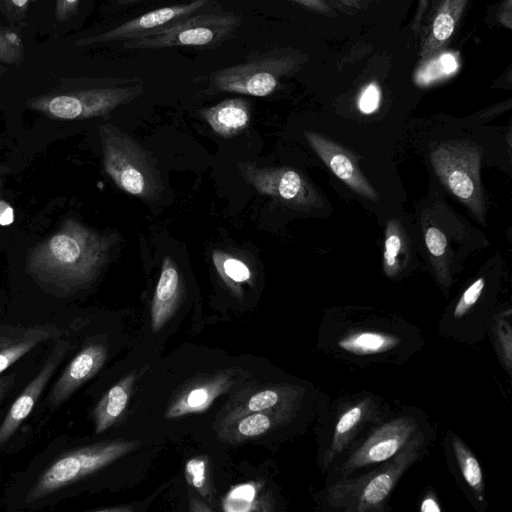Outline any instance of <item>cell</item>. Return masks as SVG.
Segmentation results:
<instances>
[{
	"label": "cell",
	"instance_id": "obj_33",
	"mask_svg": "<svg viewBox=\"0 0 512 512\" xmlns=\"http://www.w3.org/2000/svg\"><path fill=\"white\" fill-rule=\"evenodd\" d=\"M279 401V394L274 390H262L254 394L248 401V411L261 412L275 406Z\"/></svg>",
	"mask_w": 512,
	"mask_h": 512
},
{
	"label": "cell",
	"instance_id": "obj_34",
	"mask_svg": "<svg viewBox=\"0 0 512 512\" xmlns=\"http://www.w3.org/2000/svg\"><path fill=\"white\" fill-rule=\"evenodd\" d=\"M425 243L432 256L442 257L447 247V239L444 233L437 227H429L425 232Z\"/></svg>",
	"mask_w": 512,
	"mask_h": 512
},
{
	"label": "cell",
	"instance_id": "obj_26",
	"mask_svg": "<svg viewBox=\"0 0 512 512\" xmlns=\"http://www.w3.org/2000/svg\"><path fill=\"white\" fill-rule=\"evenodd\" d=\"M403 248V237L395 219H391L387 224L384 254H383V267L387 276L394 277L399 271L398 256Z\"/></svg>",
	"mask_w": 512,
	"mask_h": 512
},
{
	"label": "cell",
	"instance_id": "obj_2",
	"mask_svg": "<svg viewBox=\"0 0 512 512\" xmlns=\"http://www.w3.org/2000/svg\"><path fill=\"white\" fill-rule=\"evenodd\" d=\"M430 433L421 428L389 460L365 473L328 483L324 489V506L344 512H382L397 482L427 449Z\"/></svg>",
	"mask_w": 512,
	"mask_h": 512
},
{
	"label": "cell",
	"instance_id": "obj_19",
	"mask_svg": "<svg viewBox=\"0 0 512 512\" xmlns=\"http://www.w3.org/2000/svg\"><path fill=\"white\" fill-rule=\"evenodd\" d=\"M182 289L179 270L169 256L162 260L161 272L151 307L153 331H158L173 314Z\"/></svg>",
	"mask_w": 512,
	"mask_h": 512
},
{
	"label": "cell",
	"instance_id": "obj_4",
	"mask_svg": "<svg viewBox=\"0 0 512 512\" xmlns=\"http://www.w3.org/2000/svg\"><path fill=\"white\" fill-rule=\"evenodd\" d=\"M99 134L105 172L117 187L145 201H156L163 183L153 155L110 123L101 125Z\"/></svg>",
	"mask_w": 512,
	"mask_h": 512
},
{
	"label": "cell",
	"instance_id": "obj_5",
	"mask_svg": "<svg viewBox=\"0 0 512 512\" xmlns=\"http://www.w3.org/2000/svg\"><path fill=\"white\" fill-rule=\"evenodd\" d=\"M214 2L155 33L126 41L123 46L134 50L214 49L231 38L242 24L238 14L216 8Z\"/></svg>",
	"mask_w": 512,
	"mask_h": 512
},
{
	"label": "cell",
	"instance_id": "obj_39",
	"mask_svg": "<svg viewBox=\"0 0 512 512\" xmlns=\"http://www.w3.org/2000/svg\"><path fill=\"white\" fill-rule=\"evenodd\" d=\"M420 510L423 512L427 511H441L440 506L438 505V502L436 501L435 497L433 495H426L425 498H423L420 506Z\"/></svg>",
	"mask_w": 512,
	"mask_h": 512
},
{
	"label": "cell",
	"instance_id": "obj_9",
	"mask_svg": "<svg viewBox=\"0 0 512 512\" xmlns=\"http://www.w3.org/2000/svg\"><path fill=\"white\" fill-rule=\"evenodd\" d=\"M144 89L140 78H121L109 87L78 90L38 100L35 107L59 119L99 117L134 101Z\"/></svg>",
	"mask_w": 512,
	"mask_h": 512
},
{
	"label": "cell",
	"instance_id": "obj_8",
	"mask_svg": "<svg viewBox=\"0 0 512 512\" xmlns=\"http://www.w3.org/2000/svg\"><path fill=\"white\" fill-rule=\"evenodd\" d=\"M481 147L463 141L440 143L431 152L434 170L441 182L483 220L485 204L480 182Z\"/></svg>",
	"mask_w": 512,
	"mask_h": 512
},
{
	"label": "cell",
	"instance_id": "obj_22",
	"mask_svg": "<svg viewBox=\"0 0 512 512\" xmlns=\"http://www.w3.org/2000/svg\"><path fill=\"white\" fill-rule=\"evenodd\" d=\"M230 385L228 377L221 376L183 393L168 409L166 417L174 418L205 410Z\"/></svg>",
	"mask_w": 512,
	"mask_h": 512
},
{
	"label": "cell",
	"instance_id": "obj_16",
	"mask_svg": "<svg viewBox=\"0 0 512 512\" xmlns=\"http://www.w3.org/2000/svg\"><path fill=\"white\" fill-rule=\"evenodd\" d=\"M401 344L400 334L390 328L354 327L339 334L333 345L338 352L372 358L397 351Z\"/></svg>",
	"mask_w": 512,
	"mask_h": 512
},
{
	"label": "cell",
	"instance_id": "obj_7",
	"mask_svg": "<svg viewBox=\"0 0 512 512\" xmlns=\"http://www.w3.org/2000/svg\"><path fill=\"white\" fill-rule=\"evenodd\" d=\"M140 445L138 441H112L65 453L45 468L25 499L33 503L100 470Z\"/></svg>",
	"mask_w": 512,
	"mask_h": 512
},
{
	"label": "cell",
	"instance_id": "obj_35",
	"mask_svg": "<svg viewBox=\"0 0 512 512\" xmlns=\"http://www.w3.org/2000/svg\"><path fill=\"white\" fill-rule=\"evenodd\" d=\"M79 0H57L55 16L58 20L69 19L77 10Z\"/></svg>",
	"mask_w": 512,
	"mask_h": 512
},
{
	"label": "cell",
	"instance_id": "obj_18",
	"mask_svg": "<svg viewBox=\"0 0 512 512\" xmlns=\"http://www.w3.org/2000/svg\"><path fill=\"white\" fill-rule=\"evenodd\" d=\"M200 114L216 134L231 138L249 126L251 105L244 98H229L201 110Z\"/></svg>",
	"mask_w": 512,
	"mask_h": 512
},
{
	"label": "cell",
	"instance_id": "obj_38",
	"mask_svg": "<svg viewBox=\"0 0 512 512\" xmlns=\"http://www.w3.org/2000/svg\"><path fill=\"white\" fill-rule=\"evenodd\" d=\"M511 0H504L503 6L500 9L499 19L502 25L507 28H511L512 20H511Z\"/></svg>",
	"mask_w": 512,
	"mask_h": 512
},
{
	"label": "cell",
	"instance_id": "obj_15",
	"mask_svg": "<svg viewBox=\"0 0 512 512\" xmlns=\"http://www.w3.org/2000/svg\"><path fill=\"white\" fill-rule=\"evenodd\" d=\"M106 349L103 345L91 343L68 363L51 389L49 403L56 408L65 402L80 386L94 376L106 359Z\"/></svg>",
	"mask_w": 512,
	"mask_h": 512
},
{
	"label": "cell",
	"instance_id": "obj_36",
	"mask_svg": "<svg viewBox=\"0 0 512 512\" xmlns=\"http://www.w3.org/2000/svg\"><path fill=\"white\" fill-rule=\"evenodd\" d=\"M295 3L317 13L329 14L332 9L326 0H292Z\"/></svg>",
	"mask_w": 512,
	"mask_h": 512
},
{
	"label": "cell",
	"instance_id": "obj_32",
	"mask_svg": "<svg viewBox=\"0 0 512 512\" xmlns=\"http://www.w3.org/2000/svg\"><path fill=\"white\" fill-rule=\"evenodd\" d=\"M186 479L187 481L197 488L202 490L206 483V463L202 459L193 458L186 464Z\"/></svg>",
	"mask_w": 512,
	"mask_h": 512
},
{
	"label": "cell",
	"instance_id": "obj_10",
	"mask_svg": "<svg viewBox=\"0 0 512 512\" xmlns=\"http://www.w3.org/2000/svg\"><path fill=\"white\" fill-rule=\"evenodd\" d=\"M380 400L366 395L347 402L333 422L324 447L321 465L324 474L335 467L356 444V439L368 424L382 419Z\"/></svg>",
	"mask_w": 512,
	"mask_h": 512
},
{
	"label": "cell",
	"instance_id": "obj_23",
	"mask_svg": "<svg viewBox=\"0 0 512 512\" xmlns=\"http://www.w3.org/2000/svg\"><path fill=\"white\" fill-rule=\"evenodd\" d=\"M459 67V53L443 49L420 61L414 73V81L419 86H429L451 77Z\"/></svg>",
	"mask_w": 512,
	"mask_h": 512
},
{
	"label": "cell",
	"instance_id": "obj_12",
	"mask_svg": "<svg viewBox=\"0 0 512 512\" xmlns=\"http://www.w3.org/2000/svg\"><path fill=\"white\" fill-rule=\"evenodd\" d=\"M214 1L215 0H193L189 3L160 7L126 21L109 31L80 39L75 45L86 46L109 42H126L137 39L155 33L205 8Z\"/></svg>",
	"mask_w": 512,
	"mask_h": 512
},
{
	"label": "cell",
	"instance_id": "obj_1",
	"mask_svg": "<svg viewBox=\"0 0 512 512\" xmlns=\"http://www.w3.org/2000/svg\"><path fill=\"white\" fill-rule=\"evenodd\" d=\"M112 245L109 236L68 220L35 248L29 266L45 280L66 285L84 284L105 264Z\"/></svg>",
	"mask_w": 512,
	"mask_h": 512
},
{
	"label": "cell",
	"instance_id": "obj_27",
	"mask_svg": "<svg viewBox=\"0 0 512 512\" xmlns=\"http://www.w3.org/2000/svg\"><path fill=\"white\" fill-rule=\"evenodd\" d=\"M511 311L501 314L494 326L497 350L502 363L510 374L512 362V328L510 324Z\"/></svg>",
	"mask_w": 512,
	"mask_h": 512
},
{
	"label": "cell",
	"instance_id": "obj_44",
	"mask_svg": "<svg viewBox=\"0 0 512 512\" xmlns=\"http://www.w3.org/2000/svg\"><path fill=\"white\" fill-rule=\"evenodd\" d=\"M141 1H145V0H119V2L121 4H124V5L131 4V3H136V2H141Z\"/></svg>",
	"mask_w": 512,
	"mask_h": 512
},
{
	"label": "cell",
	"instance_id": "obj_37",
	"mask_svg": "<svg viewBox=\"0 0 512 512\" xmlns=\"http://www.w3.org/2000/svg\"><path fill=\"white\" fill-rule=\"evenodd\" d=\"M14 221V210L9 203L0 200V225L8 226Z\"/></svg>",
	"mask_w": 512,
	"mask_h": 512
},
{
	"label": "cell",
	"instance_id": "obj_21",
	"mask_svg": "<svg viewBox=\"0 0 512 512\" xmlns=\"http://www.w3.org/2000/svg\"><path fill=\"white\" fill-rule=\"evenodd\" d=\"M134 383L129 374L109 389L96 405L93 416L95 432L100 434L111 427L124 412Z\"/></svg>",
	"mask_w": 512,
	"mask_h": 512
},
{
	"label": "cell",
	"instance_id": "obj_31",
	"mask_svg": "<svg viewBox=\"0 0 512 512\" xmlns=\"http://www.w3.org/2000/svg\"><path fill=\"white\" fill-rule=\"evenodd\" d=\"M381 101V90L377 83L371 82L367 84L360 92L357 106L360 112L363 114L374 113Z\"/></svg>",
	"mask_w": 512,
	"mask_h": 512
},
{
	"label": "cell",
	"instance_id": "obj_20",
	"mask_svg": "<svg viewBox=\"0 0 512 512\" xmlns=\"http://www.w3.org/2000/svg\"><path fill=\"white\" fill-rule=\"evenodd\" d=\"M468 0H441L419 52L421 60L445 49L461 19Z\"/></svg>",
	"mask_w": 512,
	"mask_h": 512
},
{
	"label": "cell",
	"instance_id": "obj_40",
	"mask_svg": "<svg viewBox=\"0 0 512 512\" xmlns=\"http://www.w3.org/2000/svg\"><path fill=\"white\" fill-rule=\"evenodd\" d=\"M231 496L236 499L251 500L254 496V489L251 486H244L235 489Z\"/></svg>",
	"mask_w": 512,
	"mask_h": 512
},
{
	"label": "cell",
	"instance_id": "obj_25",
	"mask_svg": "<svg viewBox=\"0 0 512 512\" xmlns=\"http://www.w3.org/2000/svg\"><path fill=\"white\" fill-rule=\"evenodd\" d=\"M212 262L219 276L233 290L237 291L240 284L249 282L252 277L251 270L244 261L222 250L212 252Z\"/></svg>",
	"mask_w": 512,
	"mask_h": 512
},
{
	"label": "cell",
	"instance_id": "obj_17",
	"mask_svg": "<svg viewBox=\"0 0 512 512\" xmlns=\"http://www.w3.org/2000/svg\"><path fill=\"white\" fill-rule=\"evenodd\" d=\"M51 325H38L28 328L7 327L0 330V375L12 364L37 345L58 334Z\"/></svg>",
	"mask_w": 512,
	"mask_h": 512
},
{
	"label": "cell",
	"instance_id": "obj_14",
	"mask_svg": "<svg viewBox=\"0 0 512 512\" xmlns=\"http://www.w3.org/2000/svg\"><path fill=\"white\" fill-rule=\"evenodd\" d=\"M304 135L311 148L339 179L361 196L372 201L379 199L352 155L344 148L315 132L306 131Z\"/></svg>",
	"mask_w": 512,
	"mask_h": 512
},
{
	"label": "cell",
	"instance_id": "obj_41",
	"mask_svg": "<svg viewBox=\"0 0 512 512\" xmlns=\"http://www.w3.org/2000/svg\"><path fill=\"white\" fill-rule=\"evenodd\" d=\"M14 381L13 375H0V401Z\"/></svg>",
	"mask_w": 512,
	"mask_h": 512
},
{
	"label": "cell",
	"instance_id": "obj_43",
	"mask_svg": "<svg viewBox=\"0 0 512 512\" xmlns=\"http://www.w3.org/2000/svg\"><path fill=\"white\" fill-rule=\"evenodd\" d=\"M11 2L13 3L14 6L18 8H24L26 7L29 0H11Z\"/></svg>",
	"mask_w": 512,
	"mask_h": 512
},
{
	"label": "cell",
	"instance_id": "obj_24",
	"mask_svg": "<svg viewBox=\"0 0 512 512\" xmlns=\"http://www.w3.org/2000/svg\"><path fill=\"white\" fill-rule=\"evenodd\" d=\"M451 447L466 487L471 491L475 500L482 503L484 501V478L480 463L457 435L452 434Z\"/></svg>",
	"mask_w": 512,
	"mask_h": 512
},
{
	"label": "cell",
	"instance_id": "obj_13",
	"mask_svg": "<svg viewBox=\"0 0 512 512\" xmlns=\"http://www.w3.org/2000/svg\"><path fill=\"white\" fill-rule=\"evenodd\" d=\"M70 350L68 339H59L37 375L17 396L0 424V447L18 430L32 412L40 395Z\"/></svg>",
	"mask_w": 512,
	"mask_h": 512
},
{
	"label": "cell",
	"instance_id": "obj_11",
	"mask_svg": "<svg viewBox=\"0 0 512 512\" xmlns=\"http://www.w3.org/2000/svg\"><path fill=\"white\" fill-rule=\"evenodd\" d=\"M243 180L258 193L300 208L312 207L318 197L307 180L288 167H260L250 161L238 162Z\"/></svg>",
	"mask_w": 512,
	"mask_h": 512
},
{
	"label": "cell",
	"instance_id": "obj_28",
	"mask_svg": "<svg viewBox=\"0 0 512 512\" xmlns=\"http://www.w3.org/2000/svg\"><path fill=\"white\" fill-rule=\"evenodd\" d=\"M485 286L484 278L476 279L461 295L453 310V318L465 316L479 300Z\"/></svg>",
	"mask_w": 512,
	"mask_h": 512
},
{
	"label": "cell",
	"instance_id": "obj_6",
	"mask_svg": "<svg viewBox=\"0 0 512 512\" xmlns=\"http://www.w3.org/2000/svg\"><path fill=\"white\" fill-rule=\"evenodd\" d=\"M421 418L403 413L373 426L329 472L327 484L381 464L399 453L422 428Z\"/></svg>",
	"mask_w": 512,
	"mask_h": 512
},
{
	"label": "cell",
	"instance_id": "obj_3",
	"mask_svg": "<svg viewBox=\"0 0 512 512\" xmlns=\"http://www.w3.org/2000/svg\"><path fill=\"white\" fill-rule=\"evenodd\" d=\"M304 55L291 48L255 51L243 62L224 67L200 77L205 82V94L236 93L254 97L272 94L280 80L295 72Z\"/></svg>",
	"mask_w": 512,
	"mask_h": 512
},
{
	"label": "cell",
	"instance_id": "obj_29",
	"mask_svg": "<svg viewBox=\"0 0 512 512\" xmlns=\"http://www.w3.org/2000/svg\"><path fill=\"white\" fill-rule=\"evenodd\" d=\"M271 419L268 415L255 412L244 417L237 426L238 433L246 437H254L265 433L271 427Z\"/></svg>",
	"mask_w": 512,
	"mask_h": 512
},
{
	"label": "cell",
	"instance_id": "obj_30",
	"mask_svg": "<svg viewBox=\"0 0 512 512\" xmlns=\"http://www.w3.org/2000/svg\"><path fill=\"white\" fill-rule=\"evenodd\" d=\"M21 58L20 39L15 34L0 31V63L15 64Z\"/></svg>",
	"mask_w": 512,
	"mask_h": 512
},
{
	"label": "cell",
	"instance_id": "obj_42",
	"mask_svg": "<svg viewBox=\"0 0 512 512\" xmlns=\"http://www.w3.org/2000/svg\"><path fill=\"white\" fill-rule=\"evenodd\" d=\"M341 5L348 7V8H354V9H362L366 7L370 1L372 0H336Z\"/></svg>",
	"mask_w": 512,
	"mask_h": 512
}]
</instances>
